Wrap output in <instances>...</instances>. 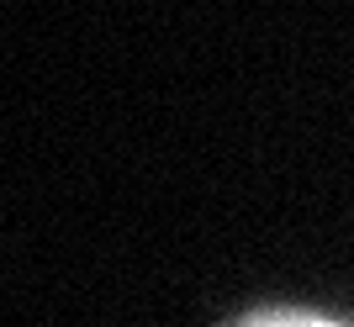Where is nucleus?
I'll use <instances>...</instances> for the list:
<instances>
[{
	"label": "nucleus",
	"instance_id": "1",
	"mask_svg": "<svg viewBox=\"0 0 354 327\" xmlns=\"http://www.w3.org/2000/svg\"><path fill=\"white\" fill-rule=\"evenodd\" d=\"M243 327H339V322H323V317H259V322H243Z\"/></svg>",
	"mask_w": 354,
	"mask_h": 327
}]
</instances>
